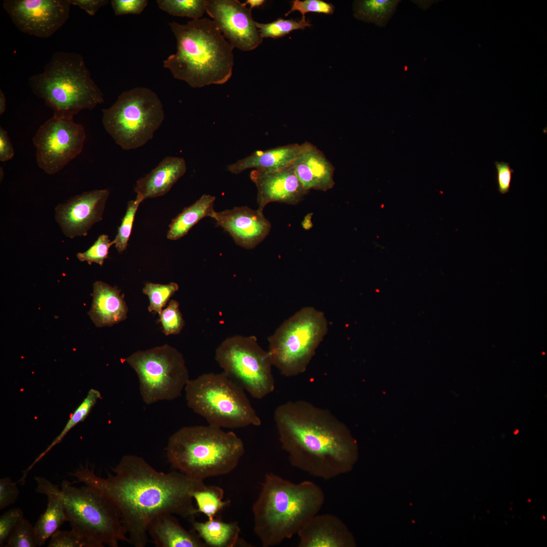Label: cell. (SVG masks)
Masks as SVG:
<instances>
[{"instance_id":"8992f818","label":"cell","mask_w":547,"mask_h":547,"mask_svg":"<svg viewBox=\"0 0 547 547\" xmlns=\"http://www.w3.org/2000/svg\"><path fill=\"white\" fill-rule=\"evenodd\" d=\"M28 82L33 93L57 116L73 118L82 110H92L104 101L83 56L76 53H55L43 71L32 75Z\"/></svg>"},{"instance_id":"d6a6232c","label":"cell","mask_w":547,"mask_h":547,"mask_svg":"<svg viewBox=\"0 0 547 547\" xmlns=\"http://www.w3.org/2000/svg\"><path fill=\"white\" fill-rule=\"evenodd\" d=\"M178 289V285L174 282L165 285L146 283L142 291L144 294L148 296L149 299V305L148 307L149 311H154L160 315L163 308Z\"/></svg>"},{"instance_id":"d6986e66","label":"cell","mask_w":547,"mask_h":547,"mask_svg":"<svg viewBox=\"0 0 547 547\" xmlns=\"http://www.w3.org/2000/svg\"><path fill=\"white\" fill-rule=\"evenodd\" d=\"M298 547H348L354 539L343 522L336 516L317 514L297 534Z\"/></svg>"},{"instance_id":"ab89813d","label":"cell","mask_w":547,"mask_h":547,"mask_svg":"<svg viewBox=\"0 0 547 547\" xmlns=\"http://www.w3.org/2000/svg\"><path fill=\"white\" fill-rule=\"evenodd\" d=\"M23 519L20 508L9 510L0 517V546L5 545L7 540L19 522Z\"/></svg>"},{"instance_id":"f6af8a7d","label":"cell","mask_w":547,"mask_h":547,"mask_svg":"<svg viewBox=\"0 0 547 547\" xmlns=\"http://www.w3.org/2000/svg\"><path fill=\"white\" fill-rule=\"evenodd\" d=\"M72 5L84 10L90 16H94L102 7L109 3L108 0H70Z\"/></svg>"},{"instance_id":"ee69618b","label":"cell","mask_w":547,"mask_h":547,"mask_svg":"<svg viewBox=\"0 0 547 547\" xmlns=\"http://www.w3.org/2000/svg\"><path fill=\"white\" fill-rule=\"evenodd\" d=\"M14 150L7 132L0 127V161L5 162L13 158Z\"/></svg>"},{"instance_id":"6da1fadb","label":"cell","mask_w":547,"mask_h":547,"mask_svg":"<svg viewBox=\"0 0 547 547\" xmlns=\"http://www.w3.org/2000/svg\"><path fill=\"white\" fill-rule=\"evenodd\" d=\"M107 473V478L97 476L88 464L81 465L68 474L99 491L119 510L129 543L144 547L148 541L150 523L163 514L191 518L198 514L193 503V493L204 489L203 480L179 472H160L143 457L124 455Z\"/></svg>"},{"instance_id":"ffe728a7","label":"cell","mask_w":547,"mask_h":547,"mask_svg":"<svg viewBox=\"0 0 547 547\" xmlns=\"http://www.w3.org/2000/svg\"><path fill=\"white\" fill-rule=\"evenodd\" d=\"M292 164L298 178L308 191L311 189L326 191L333 187L335 168L312 144Z\"/></svg>"},{"instance_id":"484cf974","label":"cell","mask_w":547,"mask_h":547,"mask_svg":"<svg viewBox=\"0 0 547 547\" xmlns=\"http://www.w3.org/2000/svg\"><path fill=\"white\" fill-rule=\"evenodd\" d=\"M215 199L214 196L205 194L192 205L185 208L170 224L167 238L171 240H179L203 218H212L215 212L214 209Z\"/></svg>"},{"instance_id":"e0dca14e","label":"cell","mask_w":547,"mask_h":547,"mask_svg":"<svg viewBox=\"0 0 547 547\" xmlns=\"http://www.w3.org/2000/svg\"><path fill=\"white\" fill-rule=\"evenodd\" d=\"M212 218L231 236L237 244L248 249L261 243L271 229V224L263 211L247 206L215 211Z\"/></svg>"},{"instance_id":"5b68a950","label":"cell","mask_w":547,"mask_h":547,"mask_svg":"<svg viewBox=\"0 0 547 547\" xmlns=\"http://www.w3.org/2000/svg\"><path fill=\"white\" fill-rule=\"evenodd\" d=\"M244 452L243 442L235 433L210 424L180 428L169 437L166 447L173 468L203 481L231 472Z\"/></svg>"},{"instance_id":"4316f807","label":"cell","mask_w":547,"mask_h":547,"mask_svg":"<svg viewBox=\"0 0 547 547\" xmlns=\"http://www.w3.org/2000/svg\"><path fill=\"white\" fill-rule=\"evenodd\" d=\"M193 530L207 546L233 547L239 541L240 528L238 522H224L218 519L204 522L192 521Z\"/></svg>"},{"instance_id":"30bf717a","label":"cell","mask_w":547,"mask_h":547,"mask_svg":"<svg viewBox=\"0 0 547 547\" xmlns=\"http://www.w3.org/2000/svg\"><path fill=\"white\" fill-rule=\"evenodd\" d=\"M107 133L123 149H135L151 139L165 119L161 99L146 87L122 92L109 108L102 109Z\"/></svg>"},{"instance_id":"2e32d148","label":"cell","mask_w":547,"mask_h":547,"mask_svg":"<svg viewBox=\"0 0 547 547\" xmlns=\"http://www.w3.org/2000/svg\"><path fill=\"white\" fill-rule=\"evenodd\" d=\"M109 196L108 189L93 190L58 205L55 219L63 233L71 239L87 236L91 227L102 219Z\"/></svg>"},{"instance_id":"603a6c76","label":"cell","mask_w":547,"mask_h":547,"mask_svg":"<svg viewBox=\"0 0 547 547\" xmlns=\"http://www.w3.org/2000/svg\"><path fill=\"white\" fill-rule=\"evenodd\" d=\"M93 296L88 315L97 327L110 326L127 318L128 308L124 294H121L118 287L96 281L93 284Z\"/></svg>"},{"instance_id":"4dcf8cb0","label":"cell","mask_w":547,"mask_h":547,"mask_svg":"<svg viewBox=\"0 0 547 547\" xmlns=\"http://www.w3.org/2000/svg\"><path fill=\"white\" fill-rule=\"evenodd\" d=\"M159 8L171 15L193 19L201 18L206 10V0H158Z\"/></svg>"},{"instance_id":"7402d4cb","label":"cell","mask_w":547,"mask_h":547,"mask_svg":"<svg viewBox=\"0 0 547 547\" xmlns=\"http://www.w3.org/2000/svg\"><path fill=\"white\" fill-rule=\"evenodd\" d=\"M186 165L182 158L168 156L145 176L136 182L134 191L142 202L166 194L185 173Z\"/></svg>"},{"instance_id":"44dd1931","label":"cell","mask_w":547,"mask_h":547,"mask_svg":"<svg viewBox=\"0 0 547 547\" xmlns=\"http://www.w3.org/2000/svg\"><path fill=\"white\" fill-rule=\"evenodd\" d=\"M311 144H290L268 149L256 150L235 163L227 166L229 172L238 174L249 169L263 171H274L286 168Z\"/></svg>"},{"instance_id":"ba28073f","label":"cell","mask_w":547,"mask_h":547,"mask_svg":"<svg viewBox=\"0 0 547 547\" xmlns=\"http://www.w3.org/2000/svg\"><path fill=\"white\" fill-rule=\"evenodd\" d=\"M61 496L71 530L98 547H118L120 541L129 543L120 512L108 498L85 485L78 488L64 480Z\"/></svg>"},{"instance_id":"d590c367","label":"cell","mask_w":547,"mask_h":547,"mask_svg":"<svg viewBox=\"0 0 547 547\" xmlns=\"http://www.w3.org/2000/svg\"><path fill=\"white\" fill-rule=\"evenodd\" d=\"M8 547H36L37 546L34 526L22 519L9 536L5 545Z\"/></svg>"},{"instance_id":"bcb514c9","label":"cell","mask_w":547,"mask_h":547,"mask_svg":"<svg viewBox=\"0 0 547 547\" xmlns=\"http://www.w3.org/2000/svg\"><path fill=\"white\" fill-rule=\"evenodd\" d=\"M6 110V99L2 91L0 90V115L3 114Z\"/></svg>"},{"instance_id":"f35d334b","label":"cell","mask_w":547,"mask_h":547,"mask_svg":"<svg viewBox=\"0 0 547 547\" xmlns=\"http://www.w3.org/2000/svg\"><path fill=\"white\" fill-rule=\"evenodd\" d=\"M296 11L300 12L302 18H304L305 14L308 12L331 15L334 13V7L332 4L322 0H294L292 2L291 9L285 14V16Z\"/></svg>"},{"instance_id":"5bb4252c","label":"cell","mask_w":547,"mask_h":547,"mask_svg":"<svg viewBox=\"0 0 547 547\" xmlns=\"http://www.w3.org/2000/svg\"><path fill=\"white\" fill-rule=\"evenodd\" d=\"M70 0H5L3 7L20 31L42 38L53 35L66 22Z\"/></svg>"},{"instance_id":"7c38bea8","label":"cell","mask_w":547,"mask_h":547,"mask_svg":"<svg viewBox=\"0 0 547 547\" xmlns=\"http://www.w3.org/2000/svg\"><path fill=\"white\" fill-rule=\"evenodd\" d=\"M215 359L223 372L254 399H262L274 390L270 355L256 336L226 338L216 348Z\"/></svg>"},{"instance_id":"74e56055","label":"cell","mask_w":547,"mask_h":547,"mask_svg":"<svg viewBox=\"0 0 547 547\" xmlns=\"http://www.w3.org/2000/svg\"><path fill=\"white\" fill-rule=\"evenodd\" d=\"M48 547H98L91 540L70 531L57 530L51 537Z\"/></svg>"},{"instance_id":"9c48e42d","label":"cell","mask_w":547,"mask_h":547,"mask_svg":"<svg viewBox=\"0 0 547 547\" xmlns=\"http://www.w3.org/2000/svg\"><path fill=\"white\" fill-rule=\"evenodd\" d=\"M328 329L323 312L312 306L299 309L268 337L273 366L286 377L304 372Z\"/></svg>"},{"instance_id":"7bdbcfd3","label":"cell","mask_w":547,"mask_h":547,"mask_svg":"<svg viewBox=\"0 0 547 547\" xmlns=\"http://www.w3.org/2000/svg\"><path fill=\"white\" fill-rule=\"evenodd\" d=\"M496 170V181L498 190L501 194H505L510 191L512 174L514 172L509 163L504 162H495Z\"/></svg>"},{"instance_id":"7dc6e473","label":"cell","mask_w":547,"mask_h":547,"mask_svg":"<svg viewBox=\"0 0 547 547\" xmlns=\"http://www.w3.org/2000/svg\"><path fill=\"white\" fill-rule=\"evenodd\" d=\"M265 2L264 0H247L245 3V4L246 5H249L250 8L252 10L253 8L262 6Z\"/></svg>"},{"instance_id":"60d3db41","label":"cell","mask_w":547,"mask_h":547,"mask_svg":"<svg viewBox=\"0 0 547 547\" xmlns=\"http://www.w3.org/2000/svg\"><path fill=\"white\" fill-rule=\"evenodd\" d=\"M111 5L116 16L140 14L148 4L147 0H112Z\"/></svg>"},{"instance_id":"4fadbf2b","label":"cell","mask_w":547,"mask_h":547,"mask_svg":"<svg viewBox=\"0 0 547 547\" xmlns=\"http://www.w3.org/2000/svg\"><path fill=\"white\" fill-rule=\"evenodd\" d=\"M86 137L84 126L72 118L54 115L32 139L38 166L48 174L60 171L82 152Z\"/></svg>"},{"instance_id":"8fae6325","label":"cell","mask_w":547,"mask_h":547,"mask_svg":"<svg viewBox=\"0 0 547 547\" xmlns=\"http://www.w3.org/2000/svg\"><path fill=\"white\" fill-rule=\"evenodd\" d=\"M126 361L138 376L140 394L147 405L178 398L190 379L183 355L168 344L137 351Z\"/></svg>"},{"instance_id":"7a4b0ae2","label":"cell","mask_w":547,"mask_h":547,"mask_svg":"<svg viewBox=\"0 0 547 547\" xmlns=\"http://www.w3.org/2000/svg\"><path fill=\"white\" fill-rule=\"evenodd\" d=\"M274 417L282 448L293 466L325 480L352 468L356 442L330 410L305 400L291 401L278 406Z\"/></svg>"},{"instance_id":"f546056e","label":"cell","mask_w":547,"mask_h":547,"mask_svg":"<svg viewBox=\"0 0 547 547\" xmlns=\"http://www.w3.org/2000/svg\"><path fill=\"white\" fill-rule=\"evenodd\" d=\"M100 398L101 394L99 391L93 388L89 390L87 396L74 411L61 433L54 440L49 447L41 453L35 460H34V462L24 471V474L27 475L34 465L38 462L45 454H46L54 446L57 444H59L62 441L70 429L78 423L83 421L87 416L91 409L96 403L98 400Z\"/></svg>"},{"instance_id":"1f68e13d","label":"cell","mask_w":547,"mask_h":547,"mask_svg":"<svg viewBox=\"0 0 547 547\" xmlns=\"http://www.w3.org/2000/svg\"><path fill=\"white\" fill-rule=\"evenodd\" d=\"M256 25L263 39L265 37L278 38L286 35L293 30L304 29L307 27L311 26L309 22L306 20L305 17L299 20L279 18L274 21L267 23L256 22Z\"/></svg>"},{"instance_id":"b9f144b4","label":"cell","mask_w":547,"mask_h":547,"mask_svg":"<svg viewBox=\"0 0 547 547\" xmlns=\"http://www.w3.org/2000/svg\"><path fill=\"white\" fill-rule=\"evenodd\" d=\"M19 491L15 482L9 477L0 479V510L14 503L17 499Z\"/></svg>"},{"instance_id":"3957f363","label":"cell","mask_w":547,"mask_h":547,"mask_svg":"<svg viewBox=\"0 0 547 547\" xmlns=\"http://www.w3.org/2000/svg\"><path fill=\"white\" fill-rule=\"evenodd\" d=\"M176 40V52L163 61L173 77L191 87L222 85L231 77L234 47L212 20L200 18L169 23Z\"/></svg>"},{"instance_id":"52a82bcc","label":"cell","mask_w":547,"mask_h":547,"mask_svg":"<svg viewBox=\"0 0 547 547\" xmlns=\"http://www.w3.org/2000/svg\"><path fill=\"white\" fill-rule=\"evenodd\" d=\"M184 390L188 407L208 424L239 428L261 424L245 391L223 372L189 379Z\"/></svg>"},{"instance_id":"277c9868","label":"cell","mask_w":547,"mask_h":547,"mask_svg":"<svg viewBox=\"0 0 547 547\" xmlns=\"http://www.w3.org/2000/svg\"><path fill=\"white\" fill-rule=\"evenodd\" d=\"M324 502L323 491L314 482L294 483L267 473L252 507L255 533L263 547L279 545L297 534Z\"/></svg>"},{"instance_id":"8d00e7d4","label":"cell","mask_w":547,"mask_h":547,"mask_svg":"<svg viewBox=\"0 0 547 547\" xmlns=\"http://www.w3.org/2000/svg\"><path fill=\"white\" fill-rule=\"evenodd\" d=\"M113 245L107 235H100L91 247L83 253H78L77 257L81 261H87L89 264L96 263L102 266L108 258L109 249Z\"/></svg>"},{"instance_id":"9a60e30c","label":"cell","mask_w":547,"mask_h":547,"mask_svg":"<svg viewBox=\"0 0 547 547\" xmlns=\"http://www.w3.org/2000/svg\"><path fill=\"white\" fill-rule=\"evenodd\" d=\"M206 12L234 48L249 51L262 43L252 10L245 3L237 0H206Z\"/></svg>"},{"instance_id":"836d02e7","label":"cell","mask_w":547,"mask_h":547,"mask_svg":"<svg viewBox=\"0 0 547 547\" xmlns=\"http://www.w3.org/2000/svg\"><path fill=\"white\" fill-rule=\"evenodd\" d=\"M142 201L136 198L135 200H131L128 203L126 214L122 219L121 225L118 228V233L112 241L118 252L121 253L125 251L128 246V242L131 233L135 216L140 204Z\"/></svg>"},{"instance_id":"f1b7e54d","label":"cell","mask_w":547,"mask_h":547,"mask_svg":"<svg viewBox=\"0 0 547 547\" xmlns=\"http://www.w3.org/2000/svg\"><path fill=\"white\" fill-rule=\"evenodd\" d=\"M198 513L206 515L208 519L214 518L216 514L228 505L230 500L224 501V491L219 486H207L195 491L192 495Z\"/></svg>"},{"instance_id":"e575fe53","label":"cell","mask_w":547,"mask_h":547,"mask_svg":"<svg viewBox=\"0 0 547 547\" xmlns=\"http://www.w3.org/2000/svg\"><path fill=\"white\" fill-rule=\"evenodd\" d=\"M159 321L166 336L180 333L185 323L177 301L171 300L169 301L167 307L162 310L160 315Z\"/></svg>"},{"instance_id":"83f0119b","label":"cell","mask_w":547,"mask_h":547,"mask_svg":"<svg viewBox=\"0 0 547 547\" xmlns=\"http://www.w3.org/2000/svg\"><path fill=\"white\" fill-rule=\"evenodd\" d=\"M400 0L356 1L353 5L356 18L365 22L373 23L378 27H385L395 14Z\"/></svg>"},{"instance_id":"d4e9b609","label":"cell","mask_w":547,"mask_h":547,"mask_svg":"<svg viewBox=\"0 0 547 547\" xmlns=\"http://www.w3.org/2000/svg\"><path fill=\"white\" fill-rule=\"evenodd\" d=\"M147 533L157 547L207 546L194 530L185 529L170 514L155 517L149 524Z\"/></svg>"},{"instance_id":"ac0fdd59","label":"cell","mask_w":547,"mask_h":547,"mask_svg":"<svg viewBox=\"0 0 547 547\" xmlns=\"http://www.w3.org/2000/svg\"><path fill=\"white\" fill-rule=\"evenodd\" d=\"M250 178L257 189L258 209L272 202L296 205L308 192L298 178L293 164L274 171L253 170Z\"/></svg>"},{"instance_id":"cb8c5ba5","label":"cell","mask_w":547,"mask_h":547,"mask_svg":"<svg viewBox=\"0 0 547 547\" xmlns=\"http://www.w3.org/2000/svg\"><path fill=\"white\" fill-rule=\"evenodd\" d=\"M34 479L36 492L48 497L46 510L34 526L37 546H41L68 520L58 486L43 477H35Z\"/></svg>"}]
</instances>
